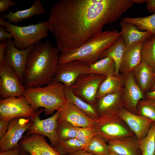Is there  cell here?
Here are the masks:
<instances>
[{
    "mask_svg": "<svg viewBox=\"0 0 155 155\" xmlns=\"http://www.w3.org/2000/svg\"><path fill=\"white\" fill-rule=\"evenodd\" d=\"M65 92L67 101L74 104L90 118L94 120L99 117L94 106L76 96L70 88L65 87Z\"/></svg>",
    "mask_w": 155,
    "mask_h": 155,
    "instance_id": "obj_26",
    "label": "cell"
},
{
    "mask_svg": "<svg viewBox=\"0 0 155 155\" xmlns=\"http://www.w3.org/2000/svg\"><path fill=\"white\" fill-rule=\"evenodd\" d=\"M21 150L20 147H19L14 149L0 152V155H20Z\"/></svg>",
    "mask_w": 155,
    "mask_h": 155,
    "instance_id": "obj_39",
    "label": "cell"
},
{
    "mask_svg": "<svg viewBox=\"0 0 155 155\" xmlns=\"http://www.w3.org/2000/svg\"><path fill=\"white\" fill-rule=\"evenodd\" d=\"M44 111V108H41L36 111L34 116L30 119L32 123L27 130V134L28 135L38 134L47 137L51 146L54 148L59 141L57 131L59 112L57 111L51 117L41 119L39 115Z\"/></svg>",
    "mask_w": 155,
    "mask_h": 155,
    "instance_id": "obj_8",
    "label": "cell"
},
{
    "mask_svg": "<svg viewBox=\"0 0 155 155\" xmlns=\"http://www.w3.org/2000/svg\"><path fill=\"white\" fill-rule=\"evenodd\" d=\"M0 25L4 26L5 30L12 36L13 43L19 49L24 50L34 45L48 35L49 29L45 21L20 26L13 24L1 17Z\"/></svg>",
    "mask_w": 155,
    "mask_h": 155,
    "instance_id": "obj_5",
    "label": "cell"
},
{
    "mask_svg": "<svg viewBox=\"0 0 155 155\" xmlns=\"http://www.w3.org/2000/svg\"><path fill=\"white\" fill-rule=\"evenodd\" d=\"M133 0H60L47 24L61 52L78 48L102 32L131 8Z\"/></svg>",
    "mask_w": 155,
    "mask_h": 155,
    "instance_id": "obj_1",
    "label": "cell"
},
{
    "mask_svg": "<svg viewBox=\"0 0 155 155\" xmlns=\"http://www.w3.org/2000/svg\"><path fill=\"white\" fill-rule=\"evenodd\" d=\"M124 85V75L106 76L99 86L96 95V99L117 91L122 88Z\"/></svg>",
    "mask_w": 155,
    "mask_h": 155,
    "instance_id": "obj_25",
    "label": "cell"
},
{
    "mask_svg": "<svg viewBox=\"0 0 155 155\" xmlns=\"http://www.w3.org/2000/svg\"><path fill=\"white\" fill-rule=\"evenodd\" d=\"M141 155H154L155 153V123H153L146 135L139 140Z\"/></svg>",
    "mask_w": 155,
    "mask_h": 155,
    "instance_id": "obj_29",
    "label": "cell"
},
{
    "mask_svg": "<svg viewBox=\"0 0 155 155\" xmlns=\"http://www.w3.org/2000/svg\"><path fill=\"white\" fill-rule=\"evenodd\" d=\"M20 155H29L28 153L26 152H25L22 150Z\"/></svg>",
    "mask_w": 155,
    "mask_h": 155,
    "instance_id": "obj_47",
    "label": "cell"
},
{
    "mask_svg": "<svg viewBox=\"0 0 155 155\" xmlns=\"http://www.w3.org/2000/svg\"><path fill=\"white\" fill-rule=\"evenodd\" d=\"M134 3L140 4L145 2V0H133Z\"/></svg>",
    "mask_w": 155,
    "mask_h": 155,
    "instance_id": "obj_44",
    "label": "cell"
},
{
    "mask_svg": "<svg viewBox=\"0 0 155 155\" xmlns=\"http://www.w3.org/2000/svg\"><path fill=\"white\" fill-rule=\"evenodd\" d=\"M36 112L24 96L1 98L0 119L10 120L18 117L31 119Z\"/></svg>",
    "mask_w": 155,
    "mask_h": 155,
    "instance_id": "obj_9",
    "label": "cell"
},
{
    "mask_svg": "<svg viewBox=\"0 0 155 155\" xmlns=\"http://www.w3.org/2000/svg\"><path fill=\"white\" fill-rule=\"evenodd\" d=\"M155 90V80L153 84L150 91H152Z\"/></svg>",
    "mask_w": 155,
    "mask_h": 155,
    "instance_id": "obj_45",
    "label": "cell"
},
{
    "mask_svg": "<svg viewBox=\"0 0 155 155\" xmlns=\"http://www.w3.org/2000/svg\"><path fill=\"white\" fill-rule=\"evenodd\" d=\"M11 67L0 63L1 98L23 96L26 88Z\"/></svg>",
    "mask_w": 155,
    "mask_h": 155,
    "instance_id": "obj_10",
    "label": "cell"
},
{
    "mask_svg": "<svg viewBox=\"0 0 155 155\" xmlns=\"http://www.w3.org/2000/svg\"><path fill=\"white\" fill-rule=\"evenodd\" d=\"M108 155H119L116 154L115 153L112 151L109 150V153H108Z\"/></svg>",
    "mask_w": 155,
    "mask_h": 155,
    "instance_id": "obj_46",
    "label": "cell"
},
{
    "mask_svg": "<svg viewBox=\"0 0 155 155\" xmlns=\"http://www.w3.org/2000/svg\"><path fill=\"white\" fill-rule=\"evenodd\" d=\"M83 150L96 155H108L109 151L107 142L96 135L92 137Z\"/></svg>",
    "mask_w": 155,
    "mask_h": 155,
    "instance_id": "obj_31",
    "label": "cell"
},
{
    "mask_svg": "<svg viewBox=\"0 0 155 155\" xmlns=\"http://www.w3.org/2000/svg\"><path fill=\"white\" fill-rule=\"evenodd\" d=\"M106 77L101 75L82 74L70 88L76 96L95 106L98 88Z\"/></svg>",
    "mask_w": 155,
    "mask_h": 155,
    "instance_id": "obj_7",
    "label": "cell"
},
{
    "mask_svg": "<svg viewBox=\"0 0 155 155\" xmlns=\"http://www.w3.org/2000/svg\"><path fill=\"white\" fill-rule=\"evenodd\" d=\"M17 3L11 0H0V12H4L11 6H15Z\"/></svg>",
    "mask_w": 155,
    "mask_h": 155,
    "instance_id": "obj_36",
    "label": "cell"
},
{
    "mask_svg": "<svg viewBox=\"0 0 155 155\" xmlns=\"http://www.w3.org/2000/svg\"><path fill=\"white\" fill-rule=\"evenodd\" d=\"M95 106L99 116L118 115L124 108L123 88L97 99Z\"/></svg>",
    "mask_w": 155,
    "mask_h": 155,
    "instance_id": "obj_17",
    "label": "cell"
},
{
    "mask_svg": "<svg viewBox=\"0 0 155 155\" xmlns=\"http://www.w3.org/2000/svg\"><path fill=\"white\" fill-rule=\"evenodd\" d=\"M13 38L12 36L9 32H7L3 26H0V42L1 43L3 41Z\"/></svg>",
    "mask_w": 155,
    "mask_h": 155,
    "instance_id": "obj_38",
    "label": "cell"
},
{
    "mask_svg": "<svg viewBox=\"0 0 155 155\" xmlns=\"http://www.w3.org/2000/svg\"><path fill=\"white\" fill-rule=\"evenodd\" d=\"M46 12V9L41 3V0H36L32 6L28 9L18 10L14 12L9 10L8 14H2L1 17L8 20V21L10 23L17 24L26 19L31 18L33 16L43 14Z\"/></svg>",
    "mask_w": 155,
    "mask_h": 155,
    "instance_id": "obj_22",
    "label": "cell"
},
{
    "mask_svg": "<svg viewBox=\"0 0 155 155\" xmlns=\"http://www.w3.org/2000/svg\"><path fill=\"white\" fill-rule=\"evenodd\" d=\"M145 2L148 12L155 13V0H147Z\"/></svg>",
    "mask_w": 155,
    "mask_h": 155,
    "instance_id": "obj_41",
    "label": "cell"
},
{
    "mask_svg": "<svg viewBox=\"0 0 155 155\" xmlns=\"http://www.w3.org/2000/svg\"><path fill=\"white\" fill-rule=\"evenodd\" d=\"M121 36L116 30L102 31L78 48L61 51L59 63L78 61L89 66L99 60L102 53Z\"/></svg>",
    "mask_w": 155,
    "mask_h": 155,
    "instance_id": "obj_3",
    "label": "cell"
},
{
    "mask_svg": "<svg viewBox=\"0 0 155 155\" xmlns=\"http://www.w3.org/2000/svg\"><path fill=\"white\" fill-rule=\"evenodd\" d=\"M107 143L109 150L119 155H141L139 140L135 135Z\"/></svg>",
    "mask_w": 155,
    "mask_h": 155,
    "instance_id": "obj_20",
    "label": "cell"
},
{
    "mask_svg": "<svg viewBox=\"0 0 155 155\" xmlns=\"http://www.w3.org/2000/svg\"><path fill=\"white\" fill-rule=\"evenodd\" d=\"M154 155H155V154H154Z\"/></svg>",
    "mask_w": 155,
    "mask_h": 155,
    "instance_id": "obj_48",
    "label": "cell"
},
{
    "mask_svg": "<svg viewBox=\"0 0 155 155\" xmlns=\"http://www.w3.org/2000/svg\"><path fill=\"white\" fill-rule=\"evenodd\" d=\"M139 140L145 136L153 123L149 119L123 108L118 114Z\"/></svg>",
    "mask_w": 155,
    "mask_h": 155,
    "instance_id": "obj_18",
    "label": "cell"
},
{
    "mask_svg": "<svg viewBox=\"0 0 155 155\" xmlns=\"http://www.w3.org/2000/svg\"><path fill=\"white\" fill-rule=\"evenodd\" d=\"M31 123L29 118L18 117L11 120L6 133L0 139V152L20 147L18 142Z\"/></svg>",
    "mask_w": 155,
    "mask_h": 155,
    "instance_id": "obj_12",
    "label": "cell"
},
{
    "mask_svg": "<svg viewBox=\"0 0 155 155\" xmlns=\"http://www.w3.org/2000/svg\"><path fill=\"white\" fill-rule=\"evenodd\" d=\"M77 127L66 121L58 122L57 131L59 140L75 138Z\"/></svg>",
    "mask_w": 155,
    "mask_h": 155,
    "instance_id": "obj_34",
    "label": "cell"
},
{
    "mask_svg": "<svg viewBox=\"0 0 155 155\" xmlns=\"http://www.w3.org/2000/svg\"><path fill=\"white\" fill-rule=\"evenodd\" d=\"M122 20L131 23L138 28L148 32L155 35V13L144 17H125Z\"/></svg>",
    "mask_w": 155,
    "mask_h": 155,
    "instance_id": "obj_30",
    "label": "cell"
},
{
    "mask_svg": "<svg viewBox=\"0 0 155 155\" xmlns=\"http://www.w3.org/2000/svg\"><path fill=\"white\" fill-rule=\"evenodd\" d=\"M137 110V115L149 119L155 123V100L146 98L140 100Z\"/></svg>",
    "mask_w": 155,
    "mask_h": 155,
    "instance_id": "obj_33",
    "label": "cell"
},
{
    "mask_svg": "<svg viewBox=\"0 0 155 155\" xmlns=\"http://www.w3.org/2000/svg\"><path fill=\"white\" fill-rule=\"evenodd\" d=\"M68 155H96L88 152L83 150L77 151L73 153L70 154Z\"/></svg>",
    "mask_w": 155,
    "mask_h": 155,
    "instance_id": "obj_42",
    "label": "cell"
},
{
    "mask_svg": "<svg viewBox=\"0 0 155 155\" xmlns=\"http://www.w3.org/2000/svg\"><path fill=\"white\" fill-rule=\"evenodd\" d=\"M143 42L140 41L125 46L120 72L124 75L131 73L141 63V49Z\"/></svg>",
    "mask_w": 155,
    "mask_h": 155,
    "instance_id": "obj_19",
    "label": "cell"
},
{
    "mask_svg": "<svg viewBox=\"0 0 155 155\" xmlns=\"http://www.w3.org/2000/svg\"><path fill=\"white\" fill-rule=\"evenodd\" d=\"M54 149L61 155H68L80 150H83L84 147L76 138L59 140Z\"/></svg>",
    "mask_w": 155,
    "mask_h": 155,
    "instance_id": "obj_32",
    "label": "cell"
},
{
    "mask_svg": "<svg viewBox=\"0 0 155 155\" xmlns=\"http://www.w3.org/2000/svg\"><path fill=\"white\" fill-rule=\"evenodd\" d=\"M124 108L131 113L137 114V107L138 102L146 98L144 93L135 82L132 72L124 75Z\"/></svg>",
    "mask_w": 155,
    "mask_h": 155,
    "instance_id": "obj_14",
    "label": "cell"
},
{
    "mask_svg": "<svg viewBox=\"0 0 155 155\" xmlns=\"http://www.w3.org/2000/svg\"><path fill=\"white\" fill-rule=\"evenodd\" d=\"M59 51L49 40L34 45L24 74L26 88L46 86L52 82L59 64Z\"/></svg>",
    "mask_w": 155,
    "mask_h": 155,
    "instance_id": "obj_2",
    "label": "cell"
},
{
    "mask_svg": "<svg viewBox=\"0 0 155 155\" xmlns=\"http://www.w3.org/2000/svg\"><path fill=\"white\" fill-rule=\"evenodd\" d=\"M141 62L148 65L155 73V35L152 34L143 42L141 49Z\"/></svg>",
    "mask_w": 155,
    "mask_h": 155,
    "instance_id": "obj_28",
    "label": "cell"
},
{
    "mask_svg": "<svg viewBox=\"0 0 155 155\" xmlns=\"http://www.w3.org/2000/svg\"><path fill=\"white\" fill-rule=\"evenodd\" d=\"M58 122L66 121L76 127H93L94 120L68 101L58 110Z\"/></svg>",
    "mask_w": 155,
    "mask_h": 155,
    "instance_id": "obj_16",
    "label": "cell"
},
{
    "mask_svg": "<svg viewBox=\"0 0 155 155\" xmlns=\"http://www.w3.org/2000/svg\"><path fill=\"white\" fill-rule=\"evenodd\" d=\"M89 66L78 61L59 64L53 80L70 88L80 75L89 73Z\"/></svg>",
    "mask_w": 155,
    "mask_h": 155,
    "instance_id": "obj_13",
    "label": "cell"
},
{
    "mask_svg": "<svg viewBox=\"0 0 155 155\" xmlns=\"http://www.w3.org/2000/svg\"><path fill=\"white\" fill-rule=\"evenodd\" d=\"M135 80L144 93L150 91L155 80V73L145 63L141 62L132 72Z\"/></svg>",
    "mask_w": 155,
    "mask_h": 155,
    "instance_id": "obj_21",
    "label": "cell"
},
{
    "mask_svg": "<svg viewBox=\"0 0 155 155\" xmlns=\"http://www.w3.org/2000/svg\"><path fill=\"white\" fill-rule=\"evenodd\" d=\"M146 98L151 99L155 100V90L146 93L145 94Z\"/></svg>",
    "mask_w": 155,
    "mask_h": 155,
    "instance_id": "obj_43",
    "label": "cell"
},
{
    "mask_svg": "<svg viewBox=\"0 0 155 155\" xmlns=\"http://www.w3.org/2000/svg\"><path fill=\"white\" fill-rule=\"evenodd\" d=\"M19 145L22 150L30 155H61L39 134L28 135L20 142Z\"/></svg>",
    "mask_w": 155,
    "mask_h": 155,
    "instance_id": "obj_15",
    "label": "cell"
},
{
    "mask_svg": "<svg viewBox=\"0 0 155 155\" xmlns=\"http://www.w3.org/2000/svg\"><path fill=\"white\" fill-rule=\"evenodd\" d=\"M115 64L113 59L107 57L99 59L89 66V73L106 77L115 75Z\"/></svg>",
    "mask_w": 155,
    "mask_h": 155,
    "instance_id": "obj_27",
    "label": "cell"
},
{
    "mask_svg": "<svg viewBox=\"0 0 155 155\" xmlns=\"http://www.w3.org/2000/svg\"><path fill=\"white\" fill-rule=\"evenodd\" d=\"M65 88L61 83L53 80L45 86L26 88L23 96L34 111L41 107L46 115H50L67 102Z\"/></svg>",
    "mask_w": 155,
    "mask_h": 155,
    "instance_id": "obj_4",
    "label": "cell"
},
{
    "mask_svg": "<svg viewBox=\"0 0 155 155\" xmlns=\"http://www.w3.org/2000/svg\"><path fill=\"white\" fill-rule=\"evenodd\" d=\"M6 51V45L5 42L0 44V63L5 65L4 56Z\"/></svg>",
    "mask_w": 155,
    "mask_h": 155,
    "instance_id": "obj_40",
    "label": "cell"
},
{
    "mask_svg": "<svg viewBox=\"0 0 155 155\" xmlns=\"http://www.w3.org/2000/svg\"><path fill=\"white\" fill-rule=\"evenodd\" d=\"M11 120L0 119V139H1L6 133Z\"/></svg>",
    "mask_w": 155,
    "mask_h": 155,
    "instance_id": "obj_37",
    "label": "cell"
},
{
    "mask_svg": "<svg viewBox=\"0 0 155 155\" xmlns=\"http://www.w3.org/2000/svg\"><path fill=\"white\" fill-rule=\"evenodd\" d=\"M5 42L6 51L4 56V64L13 69L23 84L24 74L28 59L35 45L21 50L15 46L11 39L7 40Z\"/></svg>",
    "mask_w": 155,
    "mask_h": 155,
    "instance_id": "obj_11",
    "label": "cell"
},
{
    "mask_svg": "<svg viewBox=\"0 0 155 155\" xmlns=\"http://www.w3.org/2000/svg\"><path fill=\"white\" fill-rule=\"evenodd\" d=\"M125 47L124 39L121 36L101 55L99 59L109 57L112 58L115 64V76L119 75L120 69Z\"/></svg>",
    "mask_w": 155,
    "mask_h": 155,
    "instance_id": "obj_24",
    "label": "cell"
},
{
    "mask_svg": "<svg viewBox=\"0 0 155 155\" xmlns=\"http://www.w3.org/2000/svg\"><path fill=\"white\" fill-rule=\"evenodd\" d=\"M121 30L120 32L125 46L140 42H144L152 34L147 31H141L133 24L122 20L119 23Z\"/></svg>",
    "mask_w": 155,
    "mask_h": 155,
    "instance_id": "obj_23",
    "label": "cell"
},
{
    "mask_svg": "<svg viewBox=\"0 0 155 155\" xmlns=\"http://www.w3.org/2000/svg\"><path fill=\"white\" fill-rule=\"evenodd\" d=\"M93 127L96 135L102 137L107 142L135 135L118 115L99 116L94 120Z\"/></svg>",
    "mask_w": 155,
    "mask_h": 155,
    "instance_id": "obj_6",
    "label": "cell"
},
{
    "mask_svg": "<svg viewBox=\"0 0 155 155\" xmlns=\"http://www.w3.org/2000/svg\"><path fill=\"white\" fill-rule=\"evenodd\" d=\"M77 128V133L75 138L82 144L84 148L96 135L94 129L93 127H78Z\"/></svg>",
    "mask_w": 155,
    "mask_h": 155,
    "instance_id": "obj_35",
    "label": "cell"
}]
</instances>
